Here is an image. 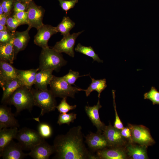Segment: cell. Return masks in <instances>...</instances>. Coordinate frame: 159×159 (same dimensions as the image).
<instances>
[{"label":"cell","mask_w":159,"mask_h":159,"mask_svg":"<svg viewBox=\"0 0 159 159\" xmlns=\"http://www.w3.org/2000/svg\"><path fill=\"white\" fill-rule=\"evenodd\" d=\"M58 159H96L95 155L89 150L84 144L82 127L80 125L71 128L64 135L55 138L53 145Z\"/></svg>","instance_id":"obj_1"},{"label":"cell","mask_w":159,"mask_h":159,"mask_svg":"<svg viewBox=\"0 0 159 159\" xmlns=\"http://www.w3.org/2000/svg\"><path fill=\"white\" fill-rule=\"evenodd\" d=\"M31 88L25 86L17 88L11 95L6 103L14 105L16 108V114L27 110L31 111L34 106Z\"/></svg>","instance_id":"obj_2"},{"label":"cell","mask_w":159,"mask_h":159,"mask_svg":"<svg viewBox=\"0 0 159 159\" xmlns=\"http://www.w3.org/2000/svg\"><path fill=\"white\" fill-rule=\"evenodd\" d=\"M67 62L61 53L48 47L42 48L39 57V70L53 69L58 71Z\"/></svg>","instance_id":"obj_3"},{"label":"cell","mask_w":159,"mask_h":159,"mask_svg":"<svg viewBox=\"0 0 159 159\" xmlns=\"http://www.w3.org/2000/svg\"><path fill=\"white\" fill-rule=\"evenodd\" d=\"M34 106L41 110L40 116L54 111L57 106L55 97L50 90H40L31 88Z\"/></svg>","instance_id":"obj_4"},{"label":"cell","mask_w":159,"mask_h":159,"mask_svg":"<svg viewBox=\"0 0 159 159\" xmlns=\"http://www.w3.org/2000/svg\"><path fill=\"white\" fill-rule=\"evenodd\" d=\"M50 90L56 97L64 98L68 97H75L76 93L83 89L73 87L69 84L62 77L53 75L49 84Z\"/></svg>","instance_id":"obj_5"},{"label":"cell","mask_w":159,"mask_h":159,"mask_svg":"<svg viewBox=\"0 0 159 159\" xmlns=\"http://www.w3.org/2000/svg\"><path fill=\"white\" fill-rule=\"evenodd\" d=\"M15 139L23 150H28L45 140L37 131L26 127L18 130Z\"/></svg>","instance_id":"obj_6"},{"label":"cell","mask_w":159,"mask_h":159,"mask_svg":"<svg viewBox=\"0 0 159 159\" xmlns=\"http://www.w3.org/2000/svg\"><path fill=\"white\" fill-rule=\"evenodd\" d=\"M27 11L28 28L37 29L44 25L43 19L45 10L42 6L37 5L32 0L29 4Z\"/></svg>","instance_id":"obj_7"},{"label":"cell","mask_w":159,"mask_h":159,"mask_svg":"<svg viewBox=\"0 0 159 159\" xmlns=\"http://www.w3.org/2000/svg\"><path fill=\"white\" fill-rule=\"evenodd\" d=\"M83 32V30L77 33H74L63 37L60 41L56 43L52 48L58 52L64 53L74 57V47L76 40Z\"/></svg>","instance_id":"obj_8"},{"label":"cell","mask_w":159,"mask_h":159,"mask_svg":"<svg viewBox=\"0 0 159 159\" xmlns=\"http://www.w3.org/2000/svg\"><path fill=\"white\" fill-rule=\"evenodd\" d=\"M37 29V33L34 37V43L42 48L49 47L48 42L49 39L52 35L58 32L56 27L44 24Z\"/></svg>","instance_id":"obj_9"},{"label":"cell","mask_w":159,"mask_h":159,"mask_svg":"<svg viewBox=\"0 0 159 159\" xmlns=\"http://www.w3.org/2000/svg\"><path fill=\"white\" fill-rule=\"evenodd\" d=\"M19 127L18 120L11 112V108L1 105L0 106V130L8 127Z\"/></svg>","instance_id":"obj_10"},{"label":"cell","mask_w":159,"mask_h":159,"mask_svg":"<svg viewBox=\"0 0 159 159\" xmlns=\"http://www.w3.org/2000/svg\"><path fill=\"white\" fill-rule=\"evenodd\" d=\"M130 130L132 139L134 142L145 146L150 145L153 142L150 132L143 127L131 126Z\"/></svg>","instance_id":"obj_11"},{"label":"cell","mask_w":159,"mask_h":159,"mask_svg":"<svg viewBox=\"0 0 159 159\" xmlns=\"http://www.w3.org/2000/svg\"><path fill=\"white\" fill-rule=\"evenodd\" d=\"M102 133H96L90 132L85 137V142L93 152L102 150L108 147L107 141Z\"/></svg>","instance_id":"obj_12"},{"label":"cell","mask_w":159,"mask_h":159,"mask_svg":"<svg viewBox=\"0 0 159 159\" xmlns=\"http://www.w3.org/2000/svg\"><path fill=\"white\" fill-rule=\"evenodd\" d=\"M23 149L18 143L12 141L4 149L0 157L3 159H22L28 155L25 153Z\"/></svg>","instance_id":"obj_13"},{"label":"cell","mask_w":159,"mask_h":159,"mask_svg":"<svg viewBox=\"0 0 159 159\" xmlns=\"http://www.w3.org/2000/svg\"><path fill=\"white\" fill-rule=\"evenodd\" d=\"M54 153L53 145H51L44 140L35 146L28 153L34 159H48Z\"/></svg>","instance_id":"obj_14"},{"label":"cell","mask_w":159,"mask_h":159,"mask_svg":"<svg viewBox=\"0 0 159 159\" xmlns=\"http://www.w3.org/2000/svg\"><path fill=\"white\" fill-rule=\"evenodd\" d=\"M102 133L107 141L108 147H117L123 141V137L120 130L110 124L105 126Z\"/></svg>","instance_id":"obj_15"},{"label":"cell","mask_w":159,"mask_h":159,"mask_svg":"<svg viewBox=\"0 0 159 159\" xmlns=\"http://www.w3.org/2000/svg\"><path fill=\"white\" fill-rule=\"evenodd\" d=\"M100 101V98L96 105L92 106L86 105L85 107L86 114L93 125L97 128V132L102 133L105 126L100 119L99 110L102 107Z\"/></svg>","instance_id":"obj_16"},{"label":"cell","mask_w":159,"mask_h":159,"mask_svg":"<svg viewBox=\"0 0 159 159\" xmlns=\"http://www.w3.org/2000/svg\"><path fill=\"white\" fill-rule=\"evenodd\" d=\"M29 28L23 32L16 31L14 33L13 46L15 59L19 52L24 50L30 39Z\"/></svg>","instance_id":"obj_17"},{"label":"cell","mask_w":159,"mask_h":159,"mask_svg":"<svg viewBox=\"0 0 159 159\" xmlns=\"http://www.w3.org/2000/svg\"><path fill=\"white\" fill-rule=\"evenodd\" d=\"M107 147L96 152V159H124L126 158L125 153L121 149L117 147Z\"/></svg>","instance_id":"obj_18"},{"label":"cell","mask_w":159,"mask_h":159,"mask_svg":"<svg viewBox=\"0 0 159 159\" xmlns=\"http://www.w3.org/2000/svg\"><path fill=\"white\" fill-rule=\"evenodd\" d=\"M53 69L39 71L36 74L34 84L35 88L40 90L47 89V86L49 85L53 76Z\"/></svg>","instance_id":"obj_19"},{"label":"cell","mask_w":159,"mask_h":159,"mask_svg":"<svg viewBox=\"0 0 159 159\" xmlns=\"http://www.w3.org/2000/svg\"><path fill=\"white\" fill-rule=\"evenodd\" d=\"M16 69L11 64L5 61H0V84L17 78Z\"/></svg>","instance_id":"obj_20"},{"label":"cell","mask_w":159,"mask_h":159,"mask_svg":"<svg viewBox=\"0 0 159 159\" xmlns=\"http://www.w3.org/2000/svg\"><path fill=\"white\" fill-rule=\"evenodd\" d=\"M0 86L3 90L1 102L4 104H6L10 96L17 88L24 85L17 78L8 81Z\"/></svg>","instance_id":"obj_21"},{"label":"cell","mask_w":159,"mask_h":159,"mask_svg":"<svg viewBox=\"0 0 159 159\" xmlns=\"http://www.w3.org/2000/svg\"><path fill=\"white\" fill-rule=\"evenodd\" d=\"M39 68L27 70L16 69L17 78L22 82L24 86L32 87L34 85L36 74L39 71Z\"/></svg>","instance_id":"obj_22"},{"label":"cell","mask_w":159,"mask_h":159,"mask_svg":"<svg viewBox=\"0 0 159 159\" xmlns=\"http://www.w3.org/2000/svg\"><path fill=\"white\" fill-rule=\"evenodd\" d=\"M18 127L4 128L0 130V155L4 148L14 139H16Z\"/></svg>","instance_id":"obj_23"},{"label":"cell","mask_w":159,"mask_h":159,"mask_svg":"<svg viewBox=\"0 0 159 159\" xmlns=\"http://www.w3.org/2000/svg\"><path fill=\"white\" fill-rule=\"evenodd\" d=\"M14 38L9 43L0 44V60L12 64L15 59L13 46Z\"/></svg>","instance_id":"obj_24"},{"label":"cell","mask_w":159,"mask_h":159,"mask_svg":"<svg viewBox=\"0 0 159 159\" xmlns=\"http://www.w3.org/2000/svg\"><path fill=\"white\" fill-rule=\"evenodd\" d=\"M90 77L92 80L91 83L87 89H83V91H85L87 97L89 96L92 91H96L98 93V98H100L101 93L107 86L106 80H95Z\"/></svg>","instance_id":"obj_25"},{"label":"cell","mask_w":159,"mask_h":159,"mask_svg":"<svg viewBox=\"0 0 159 159\" xmlns=\"http://www.w3.org/2000/svg\"><path fill=\"white\" fill-rule=\"evenodd\" d=\"M128 155L133 159L148 158L145 146L130 145L127 148Z\"/></svg>","instance_id":"obj_26"},{"label":"cell","mask_w":159,"mask_h":159,"mask_svg":"<svg viewBox=\"0 0 159 159\" xmlns=\"http://www.w3.org/2000/svg\"><path fill=\"white\" fill-rule=\"evenodd\" d=\"M75 23L68 16H64L62 21L56 27L58 32L65 37L70 34L69 32L75 25Z\"/></svg>","instance_id":"obj_27"},{"label":"cell","mask_w":159,"mask_h":159,"mask_svg":"<svg viewBox=\"0 0 159 159\" xmlns=\"http://www.w3.org/2000/svg\"><path fill=\"white\" fill-rule=\"evenodd\" d=\"M75 50L77 52L81 53L92 58L93 61H96L98 62H103V60L100 59L98 55L95 53L91 46H85L79 43L75 48Z\"/></svg>","instance_id":"obj_28"},{"label":"cell","mask_w":159,"mask_h":159,"mask_svg":"<svg viewBox=\"0 0 159 159\" xmlns=\"http://www.w3.org/2000/svg\"><path fill=\"white\" fill-rule=\"evenodd\" d=\"M37 131L43 138H48L52 135L53 131L51 126L48 123L40 122L37 127Z\"/></svg>","instance_id":"obj_29"},{"label":"cell","mask_w":159,"mask_h":159,"mask_svg":"<svg viewBox=\"0 0 159 159\" xmlns=\"http://www.w3.org/2000/svg\"><path fill=\"white\" fill-rule=\"evenodd\" d=\"M77 114L72 112L67 114V113H60L59 116L57 123L60 125L66 124L69 125L71 122L73 123L77 118Z\"/></svg>","instance_id":"obj_30"},{"label":"cell","mask_w":159,"mask_h":159,"mask_svg":"<svg viewBox=\"0 0 159 159\" xmlns=\"http://www.w3.org/2000/svg\"><path fill=\"white\" fill-rule=\"evenodd\" d=\"M144 97L145 99L151 101L153 104H159V92L153 87L148 92L145 93Z\"/></svg>","instance_id":"obj_31"},{"label":"cell","mask_w":159,"mask_h":159,"mask_svg":"<svg viewBox=\"0 0 159 159\" xmlns=\"http://www.w3.org/2000/svg\"><path fill=\"white\" fill-rule=\"evenodd\" d=\"M59 104L56 106V108L60 113H67L70 110L75 109L77 105H71L67 102V97L62 98Z\"/></svg>","instance_id":"obj_32"},{"label":"cell","mask_w":159,"mask_h":159,"mask_svg":"<svg viewBox=\"0 0 159 159\" xmlns=\"http://www.w3.org/2000/svg\"><path fill=\"white\" fill-rule=\"evenodd\" d=\"M22 25V23L12 16H10L7 19L6 25L8 29L12 33L16 32V28L19 26Z\"/></svg>","instance_id":"obj_33"},{"label":"cell","mask_w":159,"mask_h":159,"mask_svg":"<svg viewBox=\"0 0 159 159\" xmlns=\"http://www.w3.org/2000/svg\"><path fill=\"white\" fill-rule=\"evenodd\" d=\"M86 75L80 76L79 72L70 69L68 73L62 77L69 84L72 85H74L78 78Z\"/></svg>","instance_id":"obj_34"},{"label":"cell","mask_w":159,"mask_h":159,"mask_svg":"<svg viewBox=\"0 0 159 159\" xmlns=\"http://www.w3.org/2000/svg\"><path fill=\"white\" fill-rule=\"evenodd\" d=\"M15 0H2L0 4L3 8L4 13L11 15L13 12L14 3Z\"/></svg>","instance_id":"obj_35"},{"label":"cell","mask_w":159,"mask_h":159,"mask_svg":"<svg viewBox=\"0 0 159 159\" xmlns=\"http://www.w3.org/2000/svg\"><path fill=\"white\" fill-rule=\"evenodd\" d=\"M14 33L8 29L0 31V44H5L9 42L14 38Z\"/></svg>","instance_id":"obj_36"},{"label":"cell","mask_w":159,"mask_h":159,"mask_svg":"<svg viewBox=\"0 0 159 159\" xmlns=\"http://www.w3.org/2000/svg\"><path fill=\"white\" fill-rule=\"evenodd\" d=\"M59 5L62 9L64 11L66 14L69 10L72 9L75 6L76 4L78 3V0H58Z\"/></svg>","instance_id":"obj_37"},{"label":"cell","mask_w":159,"mask_h":159,"mask_svg":"<svg viewBox=\"0 0 159 159\" xmlns=\"http://www.w3.org/2000/svg\"><path fill=\"white\" fill-rule=\"evenodd\" d=\"M112 92L113 100V106L115 113V120L114 123V127L119 130H121L124 128V127L118 116L116 110L115 102V91L114 90H112Z\"/></svg>","instance_id":"obj_38"},{"label":"cell","mask_w":159,"mask_h":159,"mask_svg":"<svg viewBox=\"0 0 159 159\" xmlns=\"http://www.w3.org/2000/svg\"><path fill=\"white\" fill-rule=\"evenodd\" d=\"M28 6V4L22 3L17 0H15L14 3L13 14L21 11H27Z\"/></svg>","instance_id":"obj_39"},{"label":"cell","mask_w":159,"mask_h":159,"mask_svg":"<svg viewBox=\"0 0 159 159\" xmlns=\"http://www.w3.org/2000/svg\"><path fill=\"white\" fill-rule=\"evenodd\" d=\"M12 16L21 22L22 25H28V13L27 11H21L13 14Z\"/></svg>","instance_id":"obj_40"},{"label":"cell","mask_w":159,"mask_h":159,"mask_svg":"<svg viewBox=\"0 0 159 159\" xmlns=\"http://www.w3.org/2000/svg\"><path fill=\"white\" fill-rule=\"evenodd\" d=\"M121 133L122 136L127 138H130L131 136L130 129L127 127H124L121 130Z\"/></svg>","instance_id":"obj_41"},{"label":"cell","mask_w":159,"mask_h":159,"mask_svg":"<svg viewBox=\"0 0 159 159\" xmlns=\"http://www.w3.org/2000/svg\"><path fill=\"white\" fill-rule=\"evenodd\" d=\"M11 15L5 13L0 15V24L6 25L7 19Z\"/></svg>","instance_id":"obj_42"},{"label":"cell","mask_w":159,"mask_h":159,"mask_svg":"<svg viewBox=\"0 0 159 159\" xmlns=\"http://www.w3.org/2000/svg\"><path fill=\"white\" fill-rule=\"evenodd\" d=\"M6 25H3L0 24V31H5L7 30Z\"/></svg>","instance_id":"obj_43"},{"label":"cell","mask_w":159,"mask_h":159,"mask_svg":"<svg viewBox=\"0 0 159 159\" xmlns=\"http://www.w3.org/2000/svg\"><path fill=\"white\" fill-rule=\"evenodd\" d=\"M22 3L29 4L32 0H17Z\"/></svg>","instance_id":"obj_44"},{"label":"cell","mask_w":159,"mask_h":159,"mask_svg":"<svg viewBox=\"0 0 159 159\" xmlns=\"http://www.w3.org/2000/svg\"><path fill=\"white\" fill-rule=\"evenodd\" d=\"M3 8L1 5L0 4V15H1L4 13Z\"/></svg>","instance_id":"obj_45"},{"label":"cell","mask_w":159,"mask_h":159,"mask_svg":"<svg viewBox=\"0 0 159 159\" xmlns=\"http://www.w3.org/2000/svg\"><path fill=\"white\" fill-rule=\"evenodd\" d=\"M1 0H0V1H1Z\"/></svg>","instance_id":"obj_46"}]
</instances>
